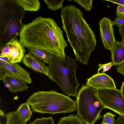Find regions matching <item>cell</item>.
Masks as SVG:
<instances>
[{
	"instance_id": "cell-1",
	"label": "cell",
	"mask_w": 124,
	"mask_h": 124,
	"mask_svg": "<svg viewBox=\"0 0 124 124\" xmlns=\"http://www.w3.org/2000/svg\"><path fill=\"white\" fill-rule=\"evenodd\" d=\"M20 36L24 47L46 51L64 59V49L68 45L62 31L53 19L40 16L31 23L23 24Z\"/></svg>"
},
{
	"instance_id": "cell-2",
	"label": "cell",
	"mask_w": 124,
	"mask_h": 124,
	"mask_svg": "<svg viewBox=\"0 0 124 124\" xmlns=\"http://www.w3.org/2000/svg\"><path fill=\"white\" fill-rule=\"evenodd\" d=\"M83 16L80 10L71 5L66 6L61 10L62 28L76 59L81 64H86L96 46V40Z\"/></svg>"
},
{
	"instance_id": "cell-3",
	"label": "cell",
	"mask_w": 124,
	"mask_h": 124,
	"mask_svg": "<svg viewBox=\"0 0 124 124\" xmlns=\"http://www.w3.org/2000/svg\"><path fill=\"white\" fill-rule=\"evenodd\" d=\"M52 60L49 64L48 77L55 82L64 93L69 96L77 97V89L80 85L76 77V59L66 55L62 59L51 54Z\"/></svg>"
},
{
	"instance_id": "cell-4",
	"label": "cell",
	"mask_w": 124,
	"mask_h": 124,
	"mask_svg": "<svg viewBox=\"0 0 124 124\" xmlns=\"http://www.w3.org/2000/svg\"><path fill=\"white\" fill-rule=\"evenodd\" d=\"M27 102L32 111L42 114L71 113L77 109L76 101L54 90L36 92Z\"/></svg>"
},
{
	"instance_id": "cell-5",
	"label": "cell",
	"mask_w": 124,
	"mask_h": 124,
	"mask_svg": "<svg viewBox=\"0 0 124 124\" xmlns=\"http://www.w3.org/2000/svg\"><path fill=\"white\" fill-rule=\"evenodd\" d=\"M25 11L16 0H0V50L20 35Z\"/></svg>"
},
{
	"instance_id": "cell-6",
	"label": "cell",
	"mask_w": 124,
	"mask_h": 124,
	"mask_svg": "<svg viewBox=\"0 0 124 124\" xmlns=\"http://www.w3.org/2000/svg\"><path fill=\"white\" fill-rule=\"evenodd\" d=\"M76 98L77 115L85 124H94L103 117L101 113L105 107L99 98L96 88L83 84Z\"/></svg>"
},
{
	"instance_id": "cell-7",
	"label": "cell",
	"mask_w": 124,
	"mask_h": 124,
	"mask_svg": "<svg viewBox=\"0 0 124 124\" xmlns=\"http://www.w3.org/2000/svg\"><path fill=\"white\" fill-rule=\"evenodd\" d=\"M97 90L101 102L105 107L120 115H124V98L120 90L102 89Z\"/></svg>"
},
{
	"instance_id": "cell-8",
	"label": "cell",
	"mask_w": 124,
	"mask_h": 124,
	"mask_svg": "<svg viewBox=\"0 0 124 124\" xmlns=\"http://www.w3.org/2000/svg\"><path fill=\"white\" fill-rule=\"evenodd\" d=\"M30 74L17 63L7 62L0 60V80L7 77L14 78L26 84H31Z\"/></svg>"
},
{
	"instance_id": "cell-9",
	"label": "cell",
	"mask_w": 124,
	"mask_h": 124,
	"mask_svg": "<svg viewBox=\"0 0 124 124\" xmlns=\"http://www.w3.org/2000/svg\"><path fill=\"white\" fill-rule=\"evenodd\" d=\"M99 23L101 41L105 48L111 52L116 40L112 21L108 18L104 17L101 19Z\"/></svg>"
},
{
	"instance_id": "cell-10",
	"label": "cell",
	"mask_w": 124,
	"mask_h": 124,
	"mask_svg": "<svg viewBox=\"0 0 124 124\" xmlns=\"http://www.w3.org/2000/svg\"><path fill=\"white\" fill-rule=\"evenodd\" d=\"M86 85L96 89H117L113 79L104 73H98L87 79Z\"/></svg>"
},
{
	"instance_id": "cell-11",
	"label": "cell",
	"mask_w": 124,
	"mask_h": 124,
	"mask_svg": "<svg viewBox=\"0 0 124 124\" xmlns=\"http://www.w3.org/2000/svg\"><path fill=\"white\" fill-rule=\"evenodd\" d=\"M22 62L25 66L30 68L36 72L42 73L48 77L49 76V70L43 62L36 58L30 53L25 54Z\"/></svg>"
},
{
	"instance_id": "cell-12",
	"label": "cell",
	"mask_w": 124,
	"mask_h": 124,
	"mask_svg": "<svg viewBox=\"0 0 124 124\" xmlns=\"http://www.w3.org/2000/svg\"><path fill=\"white\" fill-rule=\"evenodd\" d=\"M10 50L7 57L13 63L21 62L26 52V49L22 45L20 40L15 38L8 42Z\"/></svg>"
},
{
	"instance_id": "cell-13",
	"label": "cell",
	"mask_w": 124,
	"mask_h": 124,
	"mask_svg": "<svg viewBox=\"0 0 124 124\" xmlns=\"http://www.w3.org/2000/svg\"><path fill=\"white\" fill-rule=\"evenodd\" d=\"M111 52L113 66H119L124 62V44L115 40Z\"/></svg>"
},
{
	"instance_id": "cell-14",
	"label": "cell",
	"mask_w": 124,
	"mask_h": 124,
	"mask_svg": "<svg viewBox=\"0 0 124 124\" xmlns=\"http://www.w3.org/2000/svg\"><path fill=\"white\" fill-rule=\"evenodd\" d=\"M4 79L9 84V87L8 89L10 92L15 93L27 91L29 88L25 83L18 79L10 77H7Z\"/></svg>"
},
{
	"instance_id": "cell-15",
	"label": "cell",
	"mask_w": 124,
	"mask_h": 124,
	"mask_svg": "<svg viewBox=\"0 0 124 124\" xmlns=\"http://www.w3.org/2000/svg\"><path fill=\"white\" fill-rule=\"evenodd\" d=\"M29 53L36 58L43 62L49 64L52 60V57L48 52L31 47H27Z\"/></svg>"
},
{
	"instance_id": "cell-16",
	"label": "cell",
	"mask_w": 124,
	"mask_h": 124,
	"mask_svg": "<svg viewBox=\"0 0 124 124\" xmlns=\"http://www.w3.org/2000/svg\"><path fill=\"white\" fill-rule=\"evenodd\" d=\"M16 1L25 11H37L40 7L38 0H16Z\"/></svg>"
},
{
	"instance_id": "cell-17",
	"label": "cell",
	"mask_w": 124,
	"mask_h": 124,
	"mask_svg": "<svg viewBox=\"0 0 124 124\" xmlns=\"http://www.w3.org/2000/svg\"><path fill=\"white\" fill-rule=\"evenodd\" d=\"M29 105L27 101L23 103L17 110L21 119L26 122L30 120L32 115Z\"/></svg>"
},
{
	"instance_id": "cell-18",
	"label": "cell",
	"mask_w": 124,
	"mask_h": 124,
	"mask_svg": "<svg viewBox=\"0 0 124 124\" xmlns=\"http://www.w3.org/2000/svg\"><path fill=\"white\" fill-rule=\"evenodd\" d=\"M6 124H26L20 118L17 111L7 113Z\"/></svg>"
},
{
	"instance_id": "cell-19",
	"label": "cell",
	"mask_w": 124,
	"mask_h": 124,
	"mask_svg": "<svg viewBox=\"0 0 124 124\" xmlns=\"http://www.w3.org/2000/svg\"><path fill=\"white\" fill-rule=\"evenodd\" d=\"M57 124H85L78 116L72 114L61 118Z\"/></svg>"
},
{
	"instance_id": "cell-20",
	"label": "cell",
	"mask_w": 124,
	"mask_h": 124,
	"mask_svg": "<svg viewBox=\"0 0 124 124\" xmlns=\"http://www.w3.org/2000/svg\"><path fill=\"white\" fill-rule=\"evenodd\" d=\"M64 0H44L48 8L52 11H54L63 7L62 3Z\"/></svg>"
},
{
	"instance_id": "cell-21",
	"label": "cell",
	"mask_w": 124,
	"mask_h": 124,
	"mask_svg": "<svg viewBox=\"0 0 124 124\" xmlns=\"http://www.w3.org/2000/svg\"><path fill=\"white\" fill-rule=\"evenodd\" d=\"M115 116L109 112L105 113L103 116L101 123L102 124H114L116 121L115 119Z\"/></svg>"
},
{
	"instance_id": "cell-22",
	"label": "cell",
	"mask_w": 124,
	"mask_h": 124,
	"mask_svg": "<svg viewBox=\"0 0 124 124\" xmlns=\"http://www.w3.org/2000/svg\"><path fill=\"white\" fill-rule=\"evenodd\" d=\"M85 10L87 11L90 10L93 8V0H74Z\"/></svg>"
},
{
	"instance_id": "cell-23",
	"label": "cell",
	"mask_w": 124,
	"mask_h": 124,
	"mask_svg": "<svg viewBox=\"0 0 124 124\" xmlns=\"http://www.w3.org/2000/svg\"><path fill=\"white\" fill-rule=\"evenodd\" d=\"M31 124H54V122L51 116L47 118L43 117L36 119Z\"/></svg>"
},
{
	"instance_id": "cell-24",
	"label": "cell",
	"mask_w": 124,
	"mask_h": 124,
	"mask_svg": "<svg viewBox=\"0 0 124 124\" xmlns=\"http://www.w3.org/2000/svg\"><path fill=\"white\" fill-rule=\"evenodd\" d=\"M112 25L120 27L124 24V15H117L114 20L112 21Z\"/></svg>"
},
{
	"instance_id": "cell-25",
	"label": "cell",
	"mask_w": 124,
	"mask_h": 124,
	"mask_svg": "<svg viewBox=\"0 0 124 124\" xmlns=\"http://www.w3.org/2000/svg\"><path fill=\"white\" fill-rule=\"evenodd\" d=\"M112 66L113 63L112 62L102 64H100L98 65V73L99 72L100 70L102 69L103 70L102 73H104L105 72L108 70Z\"/></svg>"
},
{
	"instance_id": "cell-26",
	"label": "cell",
	"mask_w": 124,
	"mask_h": 124,
	"mask_svg": "<svg viewBox=\"0 0 124 124\" xmlns=\"http://www.w3.org/2000/svg\"><path fill=\"white\" fill-rule=\"evenodd\" d=\"M1 52L0 56L7 57L10 50V45L9 43H7L5 46L0 50Z\"/></svg>"
},
{
	"instance_id": "cell-27",
	"label": "cell",
	"mask_w": 124,
	"mask_h": 124,
	"mask_svg": "<svg viewBox=\"0 0 124 124\" xmlns=\"http://www.w3.org/2000/svg\"><path fill=\"white\" fill-rule=\"evenodd\" d=\"M116 9V15H124V5L118 4Z\"/></svg>"
},
{
	"instance_id": "cell-28",
	"label": "cell",
	"mask_w": 124,
	"mask_h": 124,
	"mask_svg": "<svg viewBox=\"0 0 124 124\" xmlns=\"http://www.w3.org/2000/svg\"><path fill=\"white\" fill-rule=\"evenodd\" d=\"M117 72L124 77V62L116 68Z\"/></svg>"
},
{
	"instance_id": "cell-29",
	"label": "cell",
	"mask_w": 124,
	"mask_h": 124,
	"mask_svg": "<svg viewBox=\"0 0 124 124\" xmlns=\"http://www.w3.org/2000/svg\"><path fill=\"white\" fill-rule=\"evenodd\" d=\"M114 124H124V115H119Z\"/></svg>"
},
{
	"instance_id": "cell-30",
	"label": "cell",
	"mask_w": 124,
	"mask_h": 124,
	"mask_svg": "<svg viewBox=\"0 0 124 124\" xmlns=\"http://www.w3.org/2000/svg\"><path fill=\"white\" fill-rule=\"evenodd\" d=\"M119 28L118 31L122 38V42L124 44V24Z\"/></svg>"
},
{
	"instance_id": "cell-31",
	"label": "cell",
	"mask_w": 124,
	"mask_h": 124,
	"mask_svg": "<svg viewBox=\"0 0 124 124\" xmlns=\"http://www.w3.org/2000/svg\"><path fill=\"white\" fill-rule=\"evenodd\" d=\"M104 0L110 2L117 4H120L124 5V0Z\"/></svg>"
},
{
	"instance_id": "cell-32",
	"label": "cell",
	"mask_w": 124,
	"mask_h": 124,
	"mask_svg": "<svg viewBox=\"0 0 124 124\" xmlns=\"http://www.w3.org/2000/svg\"><path fill=\"white\" fill-rule=\"evenodd\" d=\"M0 60L3 61L7 62H11L8 59V58L6 57H3L0 56Z\"/></svg>"
},
{
	"instance_id": "cell-33",
	"label": "cell",
	"mask_w": 124,
	"mask_h": 124,
	"mask_svg": "<svg viewBox=\"0 0 124 124\" xmlns=\"http://www.w3.org/2000/svg\"><path fill=\"white\" fill-rule=\"evenodd\" d=\"M124 98V81L122 82L120 90Z\"/></svg>"
},
{
	"instance_id": "cell-34",
	"label": "cell",
	"mask_w": 124,
	"mask_h": 124,
	"mask_svg": "<svg viewBox=\"0 0 124 124\" xmlns=\"http://www.w3.org/2000/svg\"><path fill=\"white\" fill-rule=\"evenodd\" d=\"M0 116L2 117H6V115L4 111L1 110H0Z\"/></svg>"
},
{
	"instance_id": "cell-35",
	"label": "cell",
	"mask_w": 124,
	"mask_h": 124,
	"mask_svg": "<svg viewBox=\"0 0 124 124\" xmlns=\"http://www.w3.org/2000/svg\"><path fill=\"white\" fill-rule=\"evenodd\" d=\"M0 124H1V122H0Z\"/></svg>"
}]
</instances>
